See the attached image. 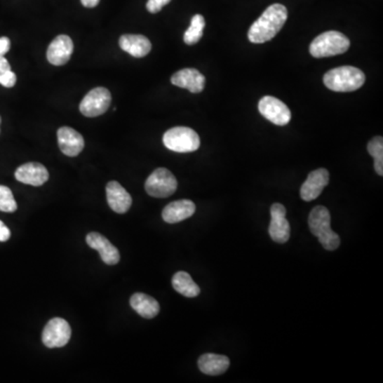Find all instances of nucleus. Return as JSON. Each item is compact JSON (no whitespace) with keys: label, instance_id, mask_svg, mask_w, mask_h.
<instances>
[{"label":"nucleus","instance_id":"4468645a","mask_svg":"<svg viewBox=\"0 0 383 383\" xmlns=\"http://www.w3.org/2000/svg\"><path fill=\"white\" fill-rule=\"evenodd\" d=\"M60 150L67 156H76L83 150L84 139L71 127H62L58 130Z\"/></svg>","mask_w":383,"mask_h":383},{"label":"nucleus","instance_id":"20e7f679","mask_svg":"<svg viewBox=\"0 0 383 383\" xmlns=\"http://www.w3.org/2000/svg\"><path fill=\"white\" fill-rule=\"evenodd\" d=\"M349 47L350 41L347 36L339 31H327L311 43L310 53L312 57L321 59L345 53Z\"/></svg>","mask_w":383,"mask_h":383},{"label":"nucleus","instance_id":"f257e3e1","mask_svg":"<svg viewBox=\"0 0 383 383\" xmlns=\"http://www.w3.org/2000/svg\"><path fill=\"white\" fill-rule=\"evenodd\" d=\"M288 20V10L283 5L269 6L255 20L248 31V40L253 44H263L273 40Z\"/></svg>","mask_w":383,"mask_h":383},{"label":"nucleus","instance_id":"423d86ee","mask_svg":"<svg viewBox=\"0 0 383 383\" xmlns=\"http://www.w3.org/2000/svg\"><path fill=\"white\" fill-rule=\"evenodd\" d=\"M178 183L174 175L166 168H156L145 183L147 194L156 199H166L176 192Z\"/></svg>","mask_w":383,"mask_h":383},{"label":"nucleus","instance_id":"393cba45","mask_svg":"<svg viewBox=\"0 0 383 383\" xmlns=\"http://www.w3.org/2000/svg\"><path fill=\"white\" fill-rule=\"evenodd\" d=\"M18 210V203L14 199L11 189L5 185H0V211L13 213Z\"/></svg>","mask_w":383,"mask_h":383},{"label":"nucleus","instance_id":"dca6fc26","mask_svg":"<svg viewBox=\"0 0 383 383\" xmlns=\"http://www.w3.org/2000/svg\"><path fill=\"white\" fill-rule=\"evenodd\" d=\"M170 81L178 88H187L193 94H199L205 88L206 78L197 69H184L175 73Z\"/></svg>","mask_w":383,"mask_h":383},{"label":"nucleus","instance_id":"2eb2a0df","mask_svg":"<svg viewBox=\"0 0 383 383\" xmlns=\"http://www.w3.org/2000/svg\"><path fill=\"white\" fill-rule=\"evenodd\" d=\"M16 180L25 184L41 187L49 179V173L43 164L31 162L22 164L16 170Z\"/></svg>","mask_w":383,"mask_h":383},{"label":"nucleus","instance_id":"6ab92c4d","mask_svg":"<svg viewBox=\"0 0 383 383\" xmlns=\"http://www.w3.org/2000/svg\"><path fill=\"white\" fill-rule=\"evenodd\" d=\"M119 46L135 58H143L152 51V43L141 34H125L119 39Z\"/></svg>","mask_w":383,"mask_h":383},{"label":"nucleus","instance_id":"7c9ffc66","mask_svg":"<svg viewBox=\"0 0 383 383\" xmlns=\"http://www.w3.org/2000/svg\"><path fill=\"white\" fill-rule=\"evenodd\" d=\"M0 123H1V117H0Z\"/></svg>","mask_w":383,"mask_h":383},{"label":"nucleus","instance_id":"a878e982","mask_svg":"<svg viewBox=\"0 0 383 383\" xmlns=\"http://www.w3.org/2000/svg\"><path fill=\"white\" fill-rule=\"evenodd\" d=\"M16 78L15 74L11 71L9 62L5 57L0 59V84L5 88H13L15 86Z\"/></svg>","mask_w":383,"mask_h":383},{"label":"nucleus","instance_id":"6e6552de","mask_svg":"<svg viewBox=\"0 0 383 383\" xmlns=\"http://www.w3.org/2000/svg\"><path fill=\"white\" fill-rule=\"evenodd\" d=\"M72 337V329L65 319L55 317L45 326L42 341L48 348L64 347Z\"/></svg>","mask_w":383,"mask_h":383},{"label":"nucleus","instance_id":"9d476101","mask_svg":"<svg viewBox=\"0 0 383 383\" xmlns=\"http://www.w3.org/2000/svg\"><path fill=\"white\" fill-rule=\"evenodd\" d=\"M286 209L281 203H274L271 208V224H269V236L274 242L283 244L288 242L291 236V226L286 220Z\"/></svg>","mask_w":383,"mask_h":383},{"label":"nucleus","instance_id":"f3484780","mask_svg":"<svg viewBox=\"0 0 383 383\" xmlns=\"http://www.w3.org/2000/svg\"><path fill=\"white\" fill-rule=\"evenodd\" d=\"M107 201L109 207L119 214L126 213L133 205L130 194L116 181H110L107 184Z\"/></svg>","mask_w":383,"mask_h":383},{"label":"nucleus","instance_id":"1a4fd4ad","mask_svg":"<svg viewBox=\"0 0 383 383\" xmlns=\"http://www.w3.org/2000/svg\"><path fill=\"white\" fill-rule=\"evenodd\" d=\"M258 108L261 115L275 125H288L291 121L292 113L289 107L273 96H264L259 102Z\"/></svg>","mask_w":383,"mask_h":383},{"label":"nucleus","instance_id":"9b49d317","mask_svg":"<svg viewBox=\"0 0 383 383\" xmlns=\"http://www.w3.org/2000/svg\"><path fill=\"white\" fill-rule=\"evenodd\" d=\"M329 172L325 168L313 170L308 175L300 189V197L302 201H312L322 194L323 189L328 185Z\"/></svg>","mask_w":383,"mask_h":383},{"label":"nucleus","instance_id":"412c9836","mask_svg":"<svg viewBox=\"0 0 383 383\" xmlns=\"http://www.w3.org/2000/svg\"><path fill=\"white\" fill-rule=\"evenodd\" d=\"M130 306L144 318H154L160 312L159 302L147 294H133V297L130 298Z\"/></svg>","mask_w":383,"mask_h":383},{"label":"nucleus","instance_id":"7ed1b4c3","mask_svg":"<svg viewBox=\"0 0 383 383\" xmlns=\"http://www.w3.org/2000/svg\"><path fill=\"white\" fill-rule=\"evenodd\" d=\"M365 82V75L357 67H341L327 72L324 84L335 92H354L362 88Z\"/></svg>","mask_w":383,"mask_h":383},{"label":"nucleus","instance_id":"cd10ccee","mask_svg":"<svg viewBox=\"0 0 383 383\" xmlns=\"http://www.w3.org/2000/svg\"><path fill=\"white\" fill-rule=\"evenodd\" d=\"M10 47H11V42L9 39L6 36L0 38V59L5 57L6 53L10 51Z\"/></svg>","mask_w":383,"mask_h":383},{"label":"nucleus","instance_id":"ddd939ff","mask_svg":"<svg viewBox=\"0 0 383 383\" xmlns=\"http://www.w3.org/2000/svg\"><path fill=\"white\" fill-rule=\"evenodd\" d=\"M86 240L90 248L100 253L102 260L106 264L115 265L119 262L121 255H119V249L102 234L98 232H90L86 236Z\"/></svg>","mask_w":383,"mask_h":383},{"label":"nucleus","instance_id":"39448f33","mask_svg":"<svg viewBox=\"0 0 383 383\" xmlns=\"http://www.w3.org/2000/svg\"><path fill=\"white\" fill-rule=\"evenodd\" d=\"M163 143L172 152L185 154L196 152L201 146V139L191 128L175 127L164 133Z\"/></svg>","mask_w":383,"mask_h":383},{"label":"nucleus","instance_id":"5701e85b","mask_svg":"<svg viewBox=\"0 0 383 383\" xmlns=\"http://www.w3.org/2000/svg\"><path fill=\"white\" fill-rule=\"evenodd\" d=\"M206 20L203 15L196 14L191 20V26L185 31L183 40L187 45H194L203 38V29H205Z\"/></svg>","mask_w":383,"mask_h":383},{"label":"nucleus","instance_id":"a211bd4d","mask_svg":"<svg viewBox=\"0 0 383 383\" xmlns=\"http://www.w3.org/2000/svg\"><path fill=\"white\" fill-rule=\"evenodd\" d=\"M195 211H196V206L193 201L182 199V201L168 203L162 211V218L168 224H177L194 215Z\"/></svg>","mask_w":383,"mask_h":383},{"label":"nucleus","instance_id":"0eeeda50","mask_svg":"<svg viewBox=\"0 0 383 383\" xmlns=\"http://www.w3.org/2000/svg\"><path fill=\"white\" fill-rule=\"evenodd\" d=\"M112 98L106 88H95L84 96L80 104V112L86 117H96L107 112Z\"/></svg>","mask_w":383,"mask_h":383},{"label":"nucleus","instance_id":"4be33fe9","mask_svg":"<svg viewBox=\"0 0 383 383\" xmlns=\"http://www.w3.org/2000/svg\"><path fill=\"white\" fill-rule=\"evenodd\" d=\"M173 288L185 297H196L201 294L199 286L192 279L187 271H178L175 274L172 280Z\"/></svg>","mask_w":383,"mask_h":383},{"label":"nucleus","instance_id":"f8f14e48","mask_svg":"<svg viewBox=\"0 0 383 383\" xmlns=\"http://www.w3.org/2000/svg\"><path fill=\"white\" fill-rule=\"evenodd\" d=\"M74 51V43L69 36H58L47 49V59L49 63L61 67L71 59Z\"/></svg>","mask_w":383,"mask_h":383},{"label":"nucleus","instance_id":"c756f323","mask_svg":"<svg viewBox=\"0 0 383 383\" xmlns=\"http://www.w3.org/2000/svg\"><path fill=\"white\" fill-rule=\"evenodd\" d=\"M100 0H81V4L86 8H95L98 6Z\"/></svg>","mask_w":383,"mask_h":383},{"label":"nucleus","instance_id":"b1692460","mask_svg":"<svg viewBox=\"0 0 383 383\" xmlns=\"http://www.w3.org/2000/svg\"><path fill=\"white\" fill-rule=\"evenodd\" d=\"M368 152L374 158L375 170L379 176H383V139L376 137L368 144Z\"/></svg>","mask_w":383,"mask_h":383},{"label":"nucleus","instance_id":"c85d7f7f","mask_svg":"<svg viewBox=\"0 0 383 383\" xmlns=\"http://www.w3.org/2000/svg\"><path fill=\"white\" fill-rule=\"evenodd\" d=\"M11 238V231L9 228L0 220V242H7Z\"/></svg>","mask_w":383,"mask_h":383},{"label":"nucleus","instance_id":"bb28decb","mask_svg":"<svg viewBox=\"0 0 383 383\" xmlns=\"http://www.w3.org/2000/svg\"><path fill=\"white\" fill-rule=\"evenodd\" d=\"M170 3V0H148L146 8L150 13H158L161 11L164 6L168 5Z\"/></svg>","mask_w":383,"mask_h":383},{"label":"nucleus","instance_id":"aec40b11","mask_svg":"<svg viewBox=\"0 0 383 383\" xmlns=\"http://www.w3.org/2000/svg\"><path fill=\"white\" fill-rule=\"evenodd\" d=\"M230 366L229 358L216 354H205L199 359V368L203 374L218 376L227 372Z\"/></svg>","mask_w":383,"mask_h":383},{"label":"nucleus","instance_id":"f03ea898","mask_svg":"<svg viewBox=\"0 0 383 383\" xmlns=\"http://www.w3.org/2000/svg\"><path fill=\"white\" fill-rule=\"evenodd\" d=\"M330 222V212L324 206H317L309 215L310 231L326 250L332 251L339 248L341 238L331 229Z\"/></svg>","mask_w":383,"mask_h":383}]
</instances>
